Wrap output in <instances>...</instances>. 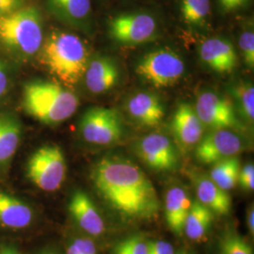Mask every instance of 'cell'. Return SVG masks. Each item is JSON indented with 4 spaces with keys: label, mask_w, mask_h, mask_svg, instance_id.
I'll use <instances>...</instances> for the list:
<instances>
[{
    "label": "cell",
    "mask_w": 254,
    "mask_h": 254,
    "mask_svg": "<svg viewBox=\"0 0 254 254\" xmlns=\"http://www.w3.org/2000/svg\"><path fill=\"white\" fill-rule=\"evenodd\" d=\"M91 180L111 208L128 220H150L160 209L153 183L131 160L107 155L93 167Z\"/></svg>",
    "instance_id": "cell-1"
},
{
    "label": "cell",
    "mask_w": 254,
    "mask_h": 254,
    "mask_svg": "<svg viewBox=\"0 0 254 254\" xmlns=\"http://www.w3.org/2000/svg\"><path fill=\"white\" fill-rule=\"evenodd\" d=\"M40 52L49 73L66 86L81 80L90 62L88 46L81 38L64 30L51 32Z\"/></svg>",
    "instance_id": "cell-2"
},
{
    "label": "cell",
    "mask_w": 254,
    "mask_h": 254,
    "mask_svg": "<svg viewBox=\"0 0 254 254\" xmlns=\"http://www.w3.org/2000/svg\"><path fill=\"white\" fill-rule=\"evenodd\" d=\"M23 105L32 118L46 126H57L73 116L79 100L74 92L59 83L34 80L24 87Z\"/></svg>",
    "instance_id": "cell-3"
},
{
    "label": "cell",
    "mask_w": 254,
    "mask_h": 254,
    "mask_svg": "<svg viewBox=\"0 0 254 254\" xmlns=\"http://www.w3.org/2000/svg\"><path fill=\"white\" fill-rule=\"evenodd\" d=\"M43 17L33 6H24L0 17V45L22 60L35 57L44 44Z\"/></svg>",
    "instance_id": "cell-4"
},
{
    "label": "cell",
    "mask_w": 254,
    "mask_h": 254,
    "mask_svg": "<svg viewBox=\"0 0 254 254\" xmlns=\"http://www.w3.org/2000/svg\"><path fill=\"white\" fill-rule=\"evenodd\" d=\"M136 72L155 88H168L177 84L186 73L181 56L173 49L158 48L144 55L136 64Z\"/></svg>",
    "instance_id": "cell-5"
},
{
    "label": "cell",
    "mask_w": 254,
    "mask_h": 254,
    "mask_svg": "<svg viewBox=\"0 0 254 254\" xmlns=\"http://www.w3.org/2000/svg\"><path fill=\"white\" fill-rule=\"evenodd\" d=\"M66 160L63 150L57 145H45L36 150L27 163V176L44 191L58 190L66 177Z\"/></svg>",
    "instance_id": "cell-6"
},
{
    "label": "cell",
    "mask_w": 254,
    "mask_h": 254,
    "mask_svg": "<svg viewBox=\"0 0 254 254\" xmlns=\"http://www.w3.org/2000/svg\"><path fill=\"white\" fill-rule=\"evenodd\" d=\"M82 137L95 145H110L120 141L126 133V127L118 110L107 107H92L80 119Z\"/></svg>",
    "instance_id": "cell-7"
},
{
    "label": "cell",
    "mask_w": 254,
    "mask_h": 254,
    "mask_svg": "<svg viewBox=\"0 0 254 254\" xmlns=\"http://www.w3.org/2000/svg\"><path fill=\"white\" fill-rule=\"evenodd\" d=\"M109 33L120 45H142L155 38L157 23L154 16L147 12H125L109 20Z\"/></svg>",
    "instance_id": "cell-8"
},
{
    "label": "cell",
    "mask_w": 254,
    "mask_h": 254,
    "mask_svg": "<svg viewBox=\"0 0 254 254\" xmlns=\"http://www.w3.org/2000/svg\"><path fill=\"white\" fill-rule=\"evenodd\" d=\"M204 127L211 129L242 128L235 106L227 97L213 91H203L197 97L194 106Z\"/></svg>",
    "instance_id": "cell-9"
},
{
    "label": "cell",
    "mask_w": 254,
    "mask_h": 254,
    "mask_svg": "<svg viewBox=\"0 0 254 254\" xmlns=\"http://www.w3.org/2000/svg\"><path fill=\"white\" fill-rule=\"evenodd\" d=\"M245 148V143L236 130L214 129L201 137L196 145L195 156L203 164H215L228 157L236 156Z\"/></svg>",
    "instance_id": "cell-10"
},
{
    "label": "cell",
    "mask_w": 254,
    "mask_h": 254,
    "mask_svg": "<svg viewBox=\"0 0 254 254\" xmlns=\"http://www.w3.org/2000/svg\"><path fill=\"white\" fill-rule=\"evenodd\" d=\"M136 154L150 169L157 172H170L177 168L179 157L169 136L152 133L139 139Z\"/></svg>",
    "instance_id": "cell-11"
},
{
    "label": "cell",
    "mask_w": 254,
    "mask_h": 254,
    "mask_svg": "<svg viewBox=\"0 0 254 254\" xmlns=\"http://www.w3.org/2000/svg\"><path fill=\"white\" fill-rule=\"evenodd\" d=\"M200 56L202 63L218 73H232L238 64L235 46L221 37L203 40L200 44Z\"/></svg>",
    "instance_id": "cell-12"
},
{
    "label": "cell",
    "mask_w": 254,
    "mask_h": 254,
    "mask_svg": "<svg viewBox=\"0 0 254 254\" xmlns=\"http://www.w3.org/2000/svg\"><path fill=\"white\" fill-rule=\"evenodd\" d=\"M171 127L176 140L185 149L197 145L204 133V126L196 110L188 103L178 106L173 114Z\"/></svg>",
    "instance_id": "cell-13"
},
{
    "label": "cell",
    "mask_w": 254,
    "mask_h": 254,
    "mask_svg": "<svg viewBox=\"0 0 254 254\" xmlns=\"http://www.w3.org/2000/svg\"><path fill=\"white\" fill-rule=\"evenodd\" d=\"M46 7L65 25L82 31L91 29V0H46Z\"/></svg>",
    "instance_id": "cell-14"
},
{
    "label": "cell",
    "mask_w": 254,
    "mask_h": 254,
    "mask_svg": "<svg viewBox=\"0 0 254 254\" xmlns=\"http://www.w3.org/2000/svg\"><path fill=\"white\" fill-rule=\"evenodd\" d=\"M130 117L143 127L159 125L165 117V107L161 99L153 92L138 91L127 102Z\"/></svg>",
    "instance_id": "cell-15"
},
{
    "label": "cell",
    "mask_w": 254,
    "mask_h": 254,
    "mask_svg": "<svg viewBox=\"0 0 254 254\" xmlns=\"http://www.w3.org/2000/svg\"><path fill=\"white\" fill-rule=\"evenodd\" d=\"M87 89L94 94H100L113 89L120 80V71L114 60L99 56L90 60L84 74Z\"/></svg>",
    "instance_id": "cell-16"
},
{
    "label": "cell",
    "mask_w": 254,
    "mask_h": 254,
    "mask_svg": "<svg viewBox=\"0 0 254 254\" xmlns=\"http://www.w3.org/2000/svg\"><path fill=\"white\" fill-rule=\"evenodd\" d=\"M68 208L76 224L90 236H100L105 233L103 218L87 193L75 191L70 199Z\"/></svg>",
    "instance_id": "cell-17"
},
{
    "label": "cell",
    "mask_w": 254,
    "mask_h": 254,
    "mask_svg": "<svg viewBox=\"0 0 254 254\" xmlns=\"http://www.w3.org/2000/svg\"><path fill=\"white\" fill-rule=\"evenodd\" d=\"M193 179L198 200L201 204L218 215L224 216L230 213L232 198L228 191L220 189L204 175H195Z\"/></svg>",
    "instance_id": "cell-18"
},
{
    "label": "cell",
    "mask_w": 254,
    "mask_h": 254,
    "mask_svg": "<svg viewBox=\"0 0 254 254\" xmlns=\"http://www.w3.org/2000/svg\"><path fill=\"white\" fill-rule=\"evenodd\" d=\"M22 136V124L11 113H0V171L9 168L18 149Z\"/></svg>",
    "instance_id": "cell-19"
},
{
    "label": "cell",
    "mask_w": 254,
    "mask_h": 254,
    "mask_svg": "<svg viewBox=\"0 0 254 254\" xmlns=\"http://www.w3.org/2000/svg\"><path fill=\"white\" fill-rule=\"evenodd\" d=\"M190 198L188 192L179 187H173L165 195V218L168 226L176 235L184 233L185 221L190 210Z\"/></svg>",
    "instance_id": "cell-20"
},
{
    "label": "cell",
    "mask_w": 254,
    "mask_h": 254,
    "mask_svg": "<svg viewBox=\"0 0 254 254\" xmlns=\"http://www.w3.org/2000/svg\"><path fill=\"white\" fill-rule=\"evenodd\" d=\"M33 211L27 203L0 191V225L9 229H24L30 225Z\"/></svg>",
    "instance_id": "cell-21"
},
{
    "label": "cell",
    "mask_w": 254,
    "mask_h": 254,
    "mask_svg": "<svg viewBox=\"0 0 254 254\" xmlns=\"http://www.w3.org/2000/svg\"><path fill=\"white\" fill-rule=\"evenodd\" d=\"M214 219L213 212L195 200L191 204L190 210L185 221L184 233L193 241H200L208 233Z\"/></svg>",
    "instance_id": "cell-22"
},
{
    "label": "cell",
    "mask_w": 254,
    "mask_h": 254,
    "mask_svg": "<svg viewBox=\"0 0 254 254\" xmlns=\"http://www.w3.org/2000/svg\"><path fill=\"white\" fill-rule=\"evenodd\" d=\"M213 165L209 178L224 190H233L238 183L241 170L239 159L232 156Z\"/></svg>",
    "instance_id": "cell-23"
},
{
    "label": "cell",
    "mask_w": 254,
    "mask_h": 254,
    "mask_svg": "<svg viewBox=\"0 0 254 254\" xmlns=\"http://www.w3.org/2000/svg\"><path fill=\"white\" fill-rule=\"evenodd\" d=\"M180 10L187 24L193 27H205L211 12L210 0H181Z\"/></svg>",
    "instance_id": "cell-24"
},
{
    "label": "cell",
    "mask_w": 254,
    "mask_h": 254,
    "mask_svg": "<svg viewBox=\"0 0 254 254\" xmlns=\"http://www.w3.org/2000/svg\"><path fill=\"white\" fill-rule=\"evenodd\" d=\"M233 93L236 96L237 107L241 116L249 124H254V88L249 82H239L234 86Z\"/></svg>",
    "instance_id": "cell-25"
},
{
    "label": "cell",
    "mask_w": 254,
    "mask_h": 254,
    "mask_svg": "<svg viewBox=\"0 0 254 254\" xmlns=\"http://www.w3.org/2000/svg\"><path fill=\"white\" fill-rule=\"evenodd\" d=\"M219 254H254L252 246L234 230H226L219 239Z\"/></svg>",
    "instance_id": "cell-26"
},
{
    "label": "cell",
    "mask_w": 254,
    "mask_h": 254,
    "mask_svg": "<svg viewBox=\"0 0 254 254\" xmlns=\"http://www.w3.org/2000/svg\"><path fill=\"white\" fill-rule=\"evenodd\" d=\"M113 254H149L148 242L141 236L127 237L114 247Z\"/></svg>",
    "instance_id": "cell-27"
},
{
    "label": "cell",
    "mask_w": 254,
    "mask_h": 254,
    "mask_svg": "<svg viewBox=\"0 0 254 254\" xmlns=\"http://www.w3.org/2000/svg\"><path fill=\"white\" fill-rule=\"evenodd\" d=\"M239 48L243 55L245 64L250 69L254 67V33L253 30L249 29L243 31L238 41Z\"/></svg>",
    "instance_id": "cell-28"
},
{
    "label": "cell",
    "mask_w": 254,
    "mask_h": 254,
    "mask_svg": "<svg viewBox=\"0 0 254 254\" xmlns=\"http://www.w3.org/2000/svg\"><path fill=\"white\" fill-rule=\"evenodd\" d=\"M238 182L241 187L247 190H254V164H248L240 170Z\"/></svg>",
    "instance_id": "cell-29"
},
{
    "label": "cell",
    "mask_w": 254,
    "mask_h": 254,
    "mask_svg": "<svg viewBox=\"0 0 254 254\" xmlns=\"http://www.w3.org/2000/svg\"><path fill=\"white\" fill-rule=\"evenodd\" d=\"M149 254H175L173 245L163 240L148 242Z\"/></svg>",
    "instance_id": "cell-30"
},
{
    "label": "cell",
    "mask_w": 254,
    "mask_h": 254,
    "mask_svg": "<svg viewBox=\"0 0 254 254\" xmlns=\"http://www.w3.org/2000/svg\"><path fill=\"white\" fill-rule=\"evenodd\" d=\"M80 254H97L95 244L89 238L77 237L73 240Z\"/></svg>",
    "instance_id": "cell-31"
},
{
    "label": "cell",
    "mask_w": 254,
    "mask_h": 254,
    "mask_svg": "<svg viewBox=\"0 0 254 254\" xmlns=\"http://www.w3.org/2000/svg\"><path fill=\"white\" fill-rule=\"evenodd\" d=\"M24 7V0H0V17Z\"/></svg>",
    "instance_id": "cell-32"
},
{
    "label": "cell",
    "mask_w": 254,
    "mask_h": 254,
    "mask_svg": "<svg viewBox=\"0 0 254 254\" xmlns=\"http://www.w3.org/2000/svg\"><path fill=\"white\" fill-rule=\"evenodd\" d=\"M249 0H218L221 9L225 12H231L243 7Z\"/></svg>",
    "instance_id": "cell-33"
},
{
    "label": "cell",
    "mask_w": 254,
    "mask_h": 254,
    "mask_svg": "<svg viewBox=\"0 0 254 254\" xmlns=\"http://www.w3.org/2000/svg\"><path fill=\"white\" fill-rule=\"evenodd\" d=\"M9 85V74L5 66L0 62V100L5 96Z\"/></svg>",
    "instance_id": "cell-34"
},
{
    "label": "cell",
    "mask_w": 254,
    "mask_h": 254,
    "mask_svg": "<svg viewBox=\"0 0 254 254\" xmlns=\"http://www.w3.org/2000/svg\"><path fill=\"white\" fill-rule=\"evenodd\" d=\"M247 223H248V228H249L250 234H252V236H254V209L253 205H252L250 208L248 209V213H247Z\"/></svg>",
    "instance_id": "cell-35"
},
{
    "label": "cell",
    "mask_w": 254,
    "mask_h": 254,
    "mask_svg": "<svg viewBox=\"0 0 254 254\" xmlns=\"http://www.w3.org/2000/svg\"><path fill=\"white\" fill-rule=\"evenodd\" d=\"M0 254H20L14 246L4 244L0 245Z\"/></svg>",
    "instance_id": "cell-36"
},
{
    "label": "cell",
    "mask_w": 254,
    "mask_h": 254,
    "mask_svg": "<svg viewBox=\"0 0 254 254\" xmlns=\"http://www.w3.org/2000/svg\"><path fill=\"white\" fill-rule=\"evenodd\" d=\"M66 254H80L76 245L72 242L66 249Z\"/></svg>",
    "instance_id": "cell-37"
},
{
    "label": "cell",
    "mask_w": 254,
    "mask_h": 254,
    "mask_svg": "<svg viewBox=\"0 0 254 254\" xmlns=\"http://www.w3.org/2000/svg\"><path fill=\"white\" fill-rule=\"evenodd\" d=\"M39 254H58L53 250H45L43 252H41Z\"/></svg>",
    "instance_id": "cell-38"
},
{
    "label": "cell",
    "mask_w": 254,
    "mask_h": 254,
    "mask_svg": "<svg viewBox=\"0 0 254 254\" xmlns=\"http://www.w3.org/2000/svg\"><path fill=\"white\" fill-rule=\"evenodd\" d=\"M177 254H191L190 253H188V252H185V251H182L180 253H178Z\"/></svg>",
    "instance_id": "cell-39"
}]
</instances>
